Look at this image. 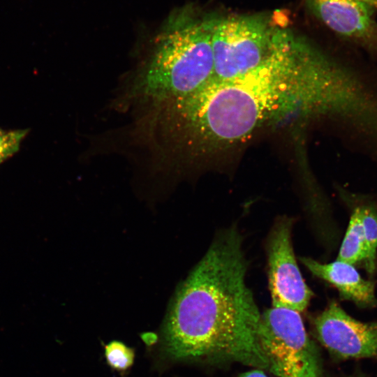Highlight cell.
<instances>
[{
  "mask_svg": "<svg viewBox=\"0 0 377 377\" xmlns=\"http://www.w3.org/2000/svg\"><path fill=\"white\" fill-rule=\"evenodd\" d=\"M367 73L358 62L328 56L286 24L257 67L168 101L163 129L172 151L187 161L244 142L265 126L293 118L325 117L348 129L370 101Z\"/></svg>",
  "mask_w": 377,
  "mask_h": 377,
  "instance_id": "cell-1",
  "label": "cell"
},
{
  "mask_svg": "<svg viewBox=\"0 0 377 377\" xmlns=\"http://www.w3.org/2000/svg\"><path fill=\"white\" fill-rule=\"evenodd\" d=\"M242 237L220 233L179 285L163 327V346L175 360L237 362L267 371L259 340L262 313L246 283Z\"/></svg>",
  "mask_w": 377,
  "mask_h": 377,
  "instance_id": "cell-2",
  "label": "cell"
},
{
  "mask_svg": "<svg viewBox=\"0 0 377 377\" xmlns=\"http://www.w3.org/2000/svg\"><path fill=\"white\" fill-rule=\"evenodd\" d=\"M216 14L191 5L175 9L137 71L131 98L150 106L191 94L214 77L212 34Z\"/></svg>",
  "mask_w": 377,
  "mask_h": 377,
  "instance_id": "cell-3",
  "label": "cell"
},
{
  "mask_svg": "<svg viewBox=\"0 0 377 377\" xmlns=\"http://www.w3.org/2000/svg\"><path fill=\"white\" fill-rule=\"evenodd\" d=\"M283 18L269 13L216 14L212 34L213 78H235L260 65L272 51Z\"/></svg>",
  "mask_w": 377,
  "mask_h": 377,
  "instance_id": "cell-4",
  "label": "cell"
},
{
  "mask_svg": "<svg viewBox=\"0 0 377 377\" xmlns=\"http://www.w3.org/2000/svg\"><path fill=\"white\" fill-rule=\"evenodd\" d=\"M258 334L267 371L276 377H323L300 313L272 306L262 313Z\"/></svg>",
  "mask_w": 377,
  "mask_h": 377,
  "instance_id": "cell-5",
  "label": "cell"
},
{
  "mask_svg": "<svg viewBox=\"0 0 377 377\" xmlns=\"http://www.w3.org/2000/svg\"><path fill=\"white\" fill-rule=\"evenodd\" d=\"M293 221H276L267 243L268 284L273 307L299 313L304 311L313 295L297 265L291 241Z\"/></svg>",
  "mask_w": 377,
  "mask_h": 377,
  "instance_id": "cell-6",
  "label": "cell"
},
{
  "mask_svg": "<svg viewBox=\"0 0 377 377\" xmlns=\"http://www.w3.org/2000/svg\"><path fill=\"white\" fill-rule=\"evenodd\" d=\"M318 339L339 360H377V321L362 322L332 301L314 320Z\"/></svg>",
  "mask_w": 377,
  "mask_h": 377,
  "instance_id": "cell-7",
  "label": "cell"
},
{
  "mask_svg": "<svg viewBox=\"0 0 377 377\" xmlns=\"http://www.w3.org/2000/svg\"><path fill=\"white\" fill-rule=\"evenodd\" d=\"M331 31L377 57L376 0H302Z\"/></svg>",
  "mask_w": 377,
  "mask_h": 377,
  "instance_id": "cell-8",
  "label": "cell"
},
{
  "mask_svg": "<svg viewBox=\"0 0 377 377\" xmlns=\"http://www.w3.org/2000/svg\"><path fill=\"white\" fill-rule=\"evenodd\" d=\"M300 260L313 276L332 285L342 300L361 309L377 308L375 282L362 278L354 265L339 260L330 263H321L309 257Z\"/></svg>",
  "mask_w": 377,
  "mask_h": 377,
  "instance_id": "cell-9",
  "label": "cell"
},
{
  "mask_svg": "<svg viewBox=\"0 0 377 377\" xmlns=\"http://www.w3.org/2000/svg\"><path fill=\"white\" fill-rule=\"evenodd\" d=\"M366 256L367 246L361 214L358 206L353 202L349 223L337 260L354 266L364 265Z\"/></svg>",
  "mask_w": 377,
  "mask_h": 377,
  "instance_id": "cell-10",
  "label": "cell"
},
{
  "mask_svg": "<svg viewBox=\"0 0 377 377\" xmlns=\"http://www.w3.org/2000/svg\"><path fill=\"white\" fill-rule=\"evenodd\" d=\"M354 198V202L360 211L367 246L363 267L368 275L372 277L377 268V207L369 198L358 195Z\"/></svg>",
  "mask_w": 377,
  "mask_h": 377,
  "instance_id": "cell-11",
  "label": "cell"
},
{
  "mask_svg": "<svg viewBox=\"0 0 377 377\" xmlns=\"http://www.w3.org/2000/svg\"><path fill=\"white\" fill-rule=\"evenodd\" d=\"M105 355L108 364L121 371L131 367L135 358L133 350L118 341H112L105 346Z\"/></svg>",
  "mask_w": 377,
  "mask_h": 377,
  "instance_id": "cell-12",
  "label": "cell"
},
{
  "mask_svg": "<svg viewBox=\"0 0 377 377\" xmlns=\"http://www.w3.org/2000/svg\"><path fill=\"white\" fill-rule=\"evenodd\" d=\"M27 130L4 131L0 129V163L17 151Z\"/></svg>",
  "mask_w": 377,
  "mask_h": 377,
  "instance_id": "cell-13",
  "label": "cell"
},
{
  "mask_svg": "<svg viewBox=\"0 0 377 377\" xmlns=\"http://www.w3.org/2000/svg\"><path fill=\"white\" fill-rule=\"evenodd\" d=\"M263 371L259 369H253L239 375L237 377H267Z\"/></svg>",
  "mask_w": 377,
  "mask_h": 377,
  "instance_id": "cell-14",
  "label": "cell"
},
{
  "mask_svg": "<svg viewBox=\"0 0 377 377\" xmlns=\"http://www.w3.org/2000/svg\"><path fill=\"white\" fill-rule=\"evenodd\" d=\"M350 377H368V376H365L364 374H362L361 372H357L355 374H354V375H353L352 376H350Z\"/></svg>",
  "mask_w": 377,
  "mask_h": 377,
  "instance_id": "cell-15",
  "label": "cell"
},
{
  "mask_svg": "<svg viewBox=\"0 0 377 377\" xmlns=\"http://www.w3.org/2000/svg\"><path fill=\"white\" fill-rule=\"evenodd\" d=\"M377 1V0H376Z\"/></svg>",
  "mask_w": 377,
  "mask_h": 377,
  "instance_id": "cell-16",
  "label": "cell"
}]
</instances>
